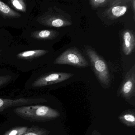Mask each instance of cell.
<instances>
[{
	"label": "cell",
	"mask_w": 135,
	"mask_h": 135,
	"mask_svg": "<svg viewBox=\"0 0 135 135\" xmlns=\"http://www.w3.org/2000/svg\"><path fill=\"white\" fill-rule=\"evenodd\" d=\"M74 75L68 73L55 72L47 74L35 81L33 84L34 87H42L55 84L65 81Z\"/></svg>",
	"instance_id": "cell-7"
},
{
	"label": "cell",
	"mask_w": 135,
	"mask_h": 135,
	"mask_svg": "<svg viewBox=\"0 0 135 135\" xmlns=\"http://www.w3.org/2000/svg\"><path fill=\"white\" fill-rule=\"evenodd\" d=\"M109 0H90L89 4L93 9L106 7L109 4Z\"/></svg>",
	"instance_id": "cell-14"
},
{
	"label": "cell",
	"mask_w": 135,
	"mask_h": 135,
	"mask_svg": "<svg viewBox=\"0 0 135 135\" xmlns=\"http://www.w3.org/2000/svg\"><path fill=\"white\" fill-rule=\"evenodd\" d=\"M118 119L125 125L135 127V115L134 111L129 110H125L118 117Z\"/></svg>",
	"instance_id": "cell-10"
},
{
	"label": "cell",
	"mask_w": 135,
	"mask_h": 135,
	"mask_svg": "<svg viewBox=\"0 0 135 135\" xmlns=\"http://www.w3.org/2000/svg\"><path fill=\"white\" fill-rule=\"evenodd\" d=\"M7 82V80L4 78H0V86L5 84Z\"/></svg>",
	"instance_id": "cell-19"
},
{
	"label": "cell",
	"mask_w": 135,
	"mask_h": 135,
	"mask_svg": "<svg viewBox=\"0 0 135 135\" xmlns=\"http://www.w3.org/2000/svg\"><path fill=\"white\" fill-rule=\"evenodd\" d=\"M131 1L130 0H109L101 16L108 20L117 19L126 14Z\"/></svg>",
	"instance_id": "cell-6"
},
{
	"label": "cell",
	"mask_w": 135,
	"mask_h": 135,
	"mask_svg": "<svg viewBox=\"0 0 135 135\" xmlns=\"http://www.w3.org/2000/svg\"><path fill=\"white\" fill-rule=\"evenodd\" d=\"M60 35V32L54 30H44L38 32V37L39 38L43 39H55L56 38Z\"/></svg>",
	"instance_id": "cell-12"
},
{
	"label": "cell",
	"mask_w": 135,
	"mask_h": 135,
	"mask_svg": "<svg viewBox=\"0 0 135 135\" xmlns=\"http://www.w3.org/2000/svg\"><path fill=\"white\" fill-rule=\"evenodd\" d=\"M29 128L26 126H21L13 128L6 132L4 135H22Z\"/></svg>",
	"instance_id": "cell-15"
},
{
	"label": "cell",
	"mask_w": 135,
	"mask_h": 135,
	"mask_svg": "<svg viewBox=\"0 0 135 135\" xmlns=\"http://www.w3.org/2000/svg\"><path fill=\"white\" fill-rule=\"evenodd\" d=\"M50 131L38 126H33L29 128L22 135H47Z\"/></svg>",
	"instance_id": "cell-13"
},
{
	"label": "cell",
	"mask_w": 135,
	"mask_h": 135,
	"mask_svg": "<svg viewBox=\"0 0 135 135\" xmlns=\"http://www.w3.org/2000/svg\"><path fill=\"white\" fill-rule=\"evenodd\" d=\"M56 65H68L79 68H87L89 64L86 59L76 47H71L63 52L54 61Z\"/></svg>",
	"instance_id": "cell-4"
},
{
	"label": "cell",
	"mask_w": 135,
	"mask_h": 135,
	"mask_svg": "<svg viewBox=\"0 0 135 135\" xmlns=\"http://www.w3.org/2000/svg\"><path fill=\"white\" fill-rule=\"evenodd\" d=\"M14 111L22 118L31 121H48L60 116V112L56 110L42 105L20 107L15 109Z\"/></svg>",
	"instance_id": "cell-1"
},
{
	"label": "cell",
	"mask_w": 135,
	"mask_h": 135,
	"mask_svg": "<svg viewBox=\"0 0 135 135\" xmlns=\"http://www.w3.org/2000/svg\"><path fill=\"white\" fill-rule=\"evenodd\" d=\"M122 50L125 55L129 56L134 52L135 48V35L132 30H125L122 33Z\"/></svg>",
	"instance_id": "cell-9"
},
{
	"label": "cell",
	"mask_w": 135,
	"mask_h": 135,
	"mask_svg": "<svg viewBox=\"0 0 135 135\" xmlns=\"http://www.w3.org/2000/svg\"><path fill=\"white\" fill-rule=\"evenodd\" d=\"M12 4L18 10L24 11L26 10V7L25 4L22 1L18 0H14L12 1Z\"/></svg>",
	"instance_id": "cell-17"
},
{
	"label": "cell",
	"mask_w": 135,
	"mask_h": 135,
	"mask_svg": "<svg viewBox=\"0 0 135 135\" xmlns=\"http://www.w3.org/2000/svg\"><path fill=\"white\" fill-rule=\"evenodd\" d=\"M49 52V51L46 50H37L27 51L21 53L20 54L18 55V56L21 58L28 59L33 58V57L41 56L46 54Z\"/></svg>",
	"instance_id": "cell-11"
},
{
	"label": "cell",
	"mask_w": 135,
	"mask_h": 135,
	"mask_svg": "<svg viewBox=\"0 0 135 135\" xmlns=\"http://www.w3.org/2000/svg\"><path fill=\"white\" fill-rule=\"evenodd\" d=\"M117 96L130 103L135 97V65L127 73L117 91Z\"/></svg>",
	"instance_id": "cell-5"
},
{
	"label": "cell",
	"mask_w": 135,
	"mask_h": 135,
	"mask_svg": "<svg viewBox=\"0 0 135 135\" xmlns=\"http://www.w3.org/2000/svg\"><path fill=\"white\" fill-rule=\"evenodd\" d=\"M131 4L132 6V8L133 9V18L134 19H135V0H132L131 1Z\"/></svg>",
	"instance_id": "cell-18"
},
{
	"label": "cell",
	"mask_w": 135,
	"mask_h": 135,
	"mask_svg": "<svg viewBox=\"0 0 135 135\" xmlns=\"http://www.w3.org/2000/svg\"><path fill=\"white\" fill-rule=\"evenodd\" d=\"M0 12L6 15L12 16L16 15L15 12L12 11L4 3L1 1H0Z\"/></svg>",
	"instance_id": "cell-16"
},
{
	"label": "cell",
	"mask_w": 135,
	"mask_h": 135,
	"mask_svg": "<svg viewBox=\"0 0 135 135\" xmlns=\"http://www.w3.org/2000/svg\"><path fill=\"white\" fill-rule=\"evenodd\" d=\"M47 102L44 98H19L17 99L0 98V112L9 107L23 106L27 105L38 104Z\"/></svg>",
	"instance_id": "cell-8"
},
{
	"label": "cell",
	"mask_w": 135,
	"mask_h": 135,
	"mask_svg": "<svg viewBox=\"0 0 135 135\" xmlns=\"http://www.w3.org/2000/svg\"><path fill=\"white\" fill-rule=\"evenodd\" d=\"M84 49L97 79L103 88H109L111 77L106 61L91 46L86 45Z\"/></svg>",
	"instance_id": "cell-2"
},
{
	"label": "cell",
	"mask_w": 135,
	"mask_h": 135,
	"mask_svg": "<svg viewBox=\"0 0 135 135\" xmlns=\"http://www.w3.org/2000/svg\"><path fill=\"white\" fill-rule=\"evenodd\" d=\"M42 21L44 25L50 27L60 28L73 25L71 15L57 7L49 8L43 16Z\"/></svg>",
	"instance_id": "cell-3"
},
{
	"label": "cell",
	"mask_w": 135,
	"mask_h": 135,
	"mask_svg": "<svg viewBox=\"0 0 135 135\" xmlns=\"http://www.w3.org/2000/svg\"><path fill=\"white\" fill-rule=\"evenodd\" d=\"M91 135H101V134L98 130L95 129L92 132Z\"/></svg>",
	"instance_id": "cell-20"
}]
</instances>
